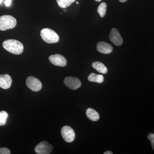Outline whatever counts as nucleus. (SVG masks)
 <instances>
[{
  "label": "nucleus",
  "mask_w": 154,
  "mask_h": 154,
  "mask_svg": "<svg viewBox=\"0 0 154 154\" xmlns=\"http://www.w3.org/2000/svg\"><path fill=\"white\" fill-rule=\"evenodd\" d=\"M3 47L7 51L14 54H21L24 50L22 42L16 39H8L3 42Z\"/></svg>",
  "instance_id": "1"
},
{
  "label": "nucleus",
  "mask_w": 154,
  "mask_h": 154,
  "mask_svg": "<svg viewBox=\"0 0 154 154\" xmlns=\"http://www.w3.org/2000/svg\"><path fill=\"white\" fill-rule=\"evenodd\" d=\"M42 39L49 44L57 43L59 40V36L54 30L50 28H43L40 32Z\"/></svg>",
  "instance_id": "2"
},
{
  "label": "nucleus",
  "mask_w": 154,
  "mask_h": 154,
  "mask_svg": "<svg viewBox=\"0 0 154 154\" xmlns=\"http://www.w3.org/2000/svg\"><path fill=\"white\" fill-rule=\"evenodd\" d=\"M17 21L14 17L10 15H4L0 17V30L12 29L16 27Z\"/></svg>",
  "instance_id": "3"
},
{
  "label": "nucleus",
  "mask_w": 154,
  "mask_h": 154,
  "mask_svg": "<svg viewBox=\"0 0 154 154\" xmlns=\"http://www.w3.org/2000/svg\"><path fill=\"white\" fill-rule=\"evenodd\" d=\"M62 136L66 142L71 143L74 140L75 134L73 129L69 126H65L61 130Z\"/></svg>",
  "instance_id": "4"
},
{
  "label": "nucleus",
  "mask_w": 154,
  "mask_h": 154,
  "mask_svg": "<svg viewBox=\"0 0 154 154\" xmlns=\"http://www.w3.org/2000/svg\"><path fill=\"white\" fill-rule=\"evenodd\" d=\"M26 83L27 87L34 92H38L42 88L41 82L35 77H28L26 79Z\"/></svg>",
  "instance_id": "5"
},
{
  "label": "nucleus",
  "mask_w": 154,
  "mask_h": 154,
  "mask_svg": "<svg viewBox=\"0 0 154 154\" xmlns=\"http://www.w3.org/2000/svg\"><path fill=\"white\" fill-rule=\"evenodd\" d=\"M53 146L47 141H42L38 143L35 148V151L38 154H49L52 151Z\"/></svg>",
  "instance_id": "6"
},
{
  "label": "nucleus",
  "mask_w": 154,
  "mask_h": 154,
  "mask_svg": "<svg viewBox=\"0 0 154 154\" xmlns=\"http://www.w3.org/2000/svg\"><path fill=\"white\" fill-rule=\"evenodd\" d=\"M64 83L67 88L75 90L81 87L82 83L76 77H67L64 80Z\"/></svg>",
  "instance_id": "7"
},
{
  "label": "nucleus",
  "mask_w": 154,
  "mask_h": 154,
  "mask_svg": "<svg viewBox=\"0 0 154 154\" xmlns=\"http://www.w3.org/2000/svg\"><path fill=\"white\" fill-rule=\"evenodd\" d=\"M49 60L52 64L56 66L64 67L67 64L66 58L59 54L51 55L49 57Z\"/></svg>",
  "instance_id": "8"
},
{
  "label": "nucleus",
  "mask_w": 154,
  "mask_h": 154,
  "mask_svg": "<svg viewBox=\"0 0 154 154\" xmlns=\"http://www.w3.org/2000/svg\"><path fill=\"white\" fill-rule=\"evenodd\" d=\"M110 41L117 46H120L123 43V39L116 28L111 29L109 35Z\"/></svg>",
  "instance_id": "9"
},
{
  "label": "nucleus",
  "mask_w": 154,
  "mask_h": 154,
  "mask_svg": "<svg viewBox=\"0 0 154 154\" xmlns=\"http://www.w3.org/2000/svg\"><path fill=\"white\" fill-rule=\"evenodd\" d=\"M97 49L99 52L105 54H109L113 51V47L105 42H99L97 45Z\"/></svg>",
  "instance_id": "10"
},
{
  "label": "nucleus",
  "mask_w": 154,
  "mask_h": 154,
  "mask_svg": "<svg viewBox=\"0 0 154 154\" xmlns=\"http://www.w3.org/2000/svg\"><path fill=\"white\" fill-rule=\"evenodd\" d=\"M12 80L9 75H0V88L8 89L11 87Z\"/></svg>",
  "instance_id": "11"
},
{
  "label": "nucleus",
  "mask_w": 154,
  "mask_h": 154,
  "mask_svg": "<svg viewBox=\"0 0 154 154\" xmlns=\"http://www.w3.org/2000/svg\"><path fill=\"white\" fill-rule=\"evenodd\" d=\"M92 66L99 73L105 74L107 72V69L105 65L100 62H94L92 63Z\"/></svg>",
  "instance_id": "12"
},
{
  "label": "nucleus",
  "mask_w": 154,
  "mask_h": 154,
  "mask_svg": "<svg viewBox=\"0 0 154 154\" xmlns=\"http://www.w3.org/2000/svg\"><path fill=\"white\" fill-rule=\"evenodd\" d=\"M86 115L90 120L93 121H97L99 120V113L92 108H89L86 111Z\"/></svg>",
  "instance_id": "13"
},
{
  "label": "nucleus",
  "mask_w": 154,
  "mask_h": 154,
  "mask_svg": "<svg viewBox=\"0 0 154 154\" xmlns=\"http://www.w3.org/2000/svg\"><path fill=\"white\" fill-rule=\"evenodd\" d=\"M104 76L102 75H97L92 73L88 77V80L91 82L102 83L104 82Z\"/></svg>",
  "instance_id": "14"
},
{
  "label": "nucleus",
  "mask_w": 154,
  "mask_h": 154,
  "mask_svg": "<svg viewBox=\"0 0 154 154\" xmlns=\"http://www.w3.org/2000/svg\"><path fill=\"white\" fill-rule=\"evenodd\" d=\"M75 0H57L58 5L62 8H65L71 5Z\"/></svg>",
  "instance_id": "15"
},
{
  "label": "nucleus",
  "mask_w": 154,
  "mask_h": 154,
  "mask_svg": "<svg viewBox=\"0 0 154 154\" xmlns=\"http://www.w3.org/2000/svg\"><path fill=\"white\" fill-rule=\"evenodd\" d=\"M107 11V5L106 3L103 2L99 5L97 10V12L100 17L103 18L105 17Z\"/></svg>",
  "instance_id": "16"
},
{
  "label": "nucleus",
  "mask_w": 154,
  "mask_h": 154,
  "mask_svg": "<svg viewBox=\"0 0 154 154\" xmlns=\"http://www.w3.org/2000/svg\"><path fill=\"white\" fill-rule=\"evenodd\" d=\"M8 116V114L6 111H2L0 112V126L5 125Z\"/></svg>",
  "instance_id": "17"
},
{
  "label": "nucleus",
  "mask_w": 154,
  "mask_h": 154,
  "mask_svg": "<svg viewBox=\"0 0 154 154\" xmlns=\"http://www.w3.org/2000/svg\"><path fill=\"white\" fill-rule=\"evenodd\" d=\"M148 138L151 143L152 147L154 149V134L153 133H149L148 135Z\"/></svg>",
  "instance_id": "18"
},
{
  "label": "nucleus",
  "mask_w": 154,
  "mask_h": 154,
  "mask_svg": "<svg viewBox=\"0 0 154 154\" xmlns=\"http://www.w3.org/2000/svg\"><path fill=\"white\" fill-rule=\"evenodd\" d=\"M11 151L7 148L3 147L0 148V154H10Z\"/></svg>",
  "instance_id": "19"
},
{
  "label": "nucleus",
  "mask_w": 154,
  "mask_h": 154,
  "mask_svg": "<svg viewBox=\"0 0 154 154\" xmlns=\"http://www.w3.org/2000/svg\"><path fill=\"white\" fill-rule=\"evenodd\" d=\"M11 1L12 0H6L5 2V4L7 7H9L11 5Z\"/></svg>",
  "instance_id": "20"
},
{
  "label": "nucleus",
  "mask_w": 154,
  "mask_h": 154,
  "mask_svg": "<svg viewBox=\"0 0 154 154\" xmlns=\"http://www.w3.org/2000/svg\"><path fill=\"white\" fill-rule=\"evenodd\" d=\"M104 154H113V153L111 152L107 151V152H105L104 153Z\"/></svg>",
  "instance_id": "21"
},
{
  "label": "nucleus",
  "mask_w": 154,
  "mask_h": 154,
  "mask_svg": "<svg viewBox=\"0 0 154 154\" xmlns=\"http://www.w3.org/2000/svg\"><path fill=\"white\" fill-rule=\"evenodd\" d=\"M127 0H119V2H126Z\"/></svg>",
  "instance_id": "22"
},
{
  "label": "nucleus",
  "mask_w": 154,
  "mask_h": 154,
  "mask_svg": "<svg viewBox=\"0 0 154 154\" xmlns=\"http://www.w3.org/2000/svg\"><path fill=\"white\" fill-rule=\"evenodd\" d=\"M95 1L97 2H100L101 1H102V0H95Z\"/></svg>",
  "instance_id": "23"
},
{
  "label": "nucleus",
  "mask_w": 154,
  "mask_h": 154,
  "mask_svg": "<svg viewBox=\"0 0 154 154\" xmlns=\"http://www.w3.org/2000/svg\"><path fill=\"white\" fill-rule=\"evenodd\" d=\"M3 0H0V4H1V3H2V2Z\"/></svg>",
  "instance_id": "24"
},
{
  "label": "nucleus",
  "mask_w": 154,
  "mask_h": 154,
  "mask_svg": "<svg viewBox=\"0 0 154 154\" xmlns=\"http://www.w3.org/2000/svg\"><path fill=\"white\" fill-rule=\"evenodd\" d=\"M77 4H79V3L78 2H76Z\"/></svg>",
  "instance_id": "25"
}]
</instances>
